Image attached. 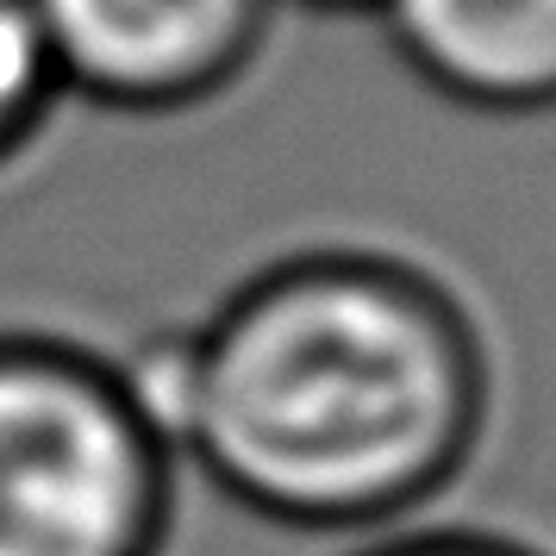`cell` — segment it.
<instances>
[{"label": "cell", "mask_w": 556, "mask_h": 556, "mask_svg": "<svg viewBox=\"0 0 556 556\" xmlns=\"http://www.w3.org/2000/svg\"><path fill=\"white\" fill-rule=\"evenodd\" d=\"M56 106V76L26 0H0V169L45 131Z\"/></svg>", "instance_id": "5"}, {"label": "cell", "mask_w": 556, "mask_h": 556, "mask_svg": "<svg viewBox=\"0 0 556 556\" xmlns=\"http://www.w3.org/2000/svg\"><path fill=\"white\" fill-rule=\"evenodd\" d=\"M176 469L126 363L0 331V556H169Z\"/></svg>", "instance_id": "2"}, {"label": "cell", "mask_w": 556, "mask_h": 556, "mask_svg": "<svg viewBox=\"0 0 556 556\" xmlns=\"http://www.w3.org/2000/svg\"><path fill=\"white\" fill-rule=\"evenodd\" d=\"M376 13L401 63L451 106L556 113V0H381Z\"/></svg>", "instance_id": "4"}, {"label": "cell", "mask_w": 556, "mask_h": 556, "mask_svg": "<svg viewBox=\"0 0 556 556\" xmlns=\"http://www.w3.org/2000/svg\"><path fill=\"white\" fill-rule=\"evenodd\" d=\"M56 94L113 113L219 101L269 38L281 0H26Z\"/></svg>", "instance_id": "3"}, {"label": "cell", "mask_w": 556, "mask_h": 556, "mask_svg": "<svg viewBox=\"0 0 556 556\" xmlns=\"http://www.w3.org/2000/svg\"><path fill=\"white\" fill-rule=\"evenodd\" d=\"M294 7H313V13H376L381 0H294Z\"/></svg>", "instance_id": "7"}, {"label": "cell", "mask_w": 556, "mask_h": 556, "mask_svg": "<svg viewBox=\"0 0 556 556\" xmlns=\"http://www.w3.org/2000/svg\"><path fill=\"white\" fill-rule=\"evenodd\" d=\"M356 556H544V551H531V544L506 538V531L438 526V531H394V538H381V544H369Z\"/></svg>", "instance_id": "6"}, {"label": "cell", "mask_w": 556, "mask_h": 556, "mask_svg": "<svg viewBox=\"0 0 556 556\" xmlns=\"http://www.w3.org/2000/svg\"><path fill=\"white\" fill-rule=\"evenodd\" d=\"M176 463L288 531H381L431 506L488 431V344L419 263L301 251L131 356Z\"/></svg>", "instance_id": "1"}]
</instances>
